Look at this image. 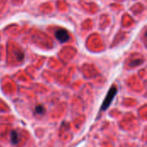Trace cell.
<instances>
[{
  "instance_id": "cell-2",
  "label": "cell",
  "mask_w": 147,
  "mask_h": 147,
  "mask_svg": "<svg viewBox=\"0 0 147 147\" xmlns=\"http://www.w3.org/2000/svg\"><path fill=\"white\" fill-rule=\"evenodd\" d=\"M55 36L58 39V40H59L61 43L66 42L69 40L70 39V35L67 30L64 29V28H59L55 32Z\"/></svg>"
},
{
  "instance_id": "cell-3",
  "label": "cell",
  "mask_w": 147,
  "mask_h": 147,
  "mask_svg": "<svg viewBox=\"0 0 147 147\" xmlns=\"http://www.w3.org/2000/svg\"><path fill=\"white\" fill-rule=\"evenodd\" d=\"M10 141L13 145H16L19 142V134L16 131H12L10 133Z\"/></svg>"
},
{
  "instance_id": "cell-1",
  "label": "cell",
  "mask_w": 147,
  "mask_h": 147,
  "mask_svg": "<svg viewBox=\"0 0 147 147\" xmlns=\"http://www.w3.org/2000/svg\"><path fill=\"white\" fill-rule=\"evenodd\" d=\"M116 92H117V89H116L115 86H113V87L109 90V93H108V95H107V96H106V98H105V100H104V102H103V103H102V110H105V109H107L109 108V106L111 104V102H112L114 97L115 96Z\"/></svg>"
},
{
  "instance_id": "cell-4",
  "label": "cell",
  "mask_w": 147,
  "mask_h": 147,
  "mask_svg": "<svg viewBox=\"0 0 147 147\" xmlns=\"http://www.w3.org/2000/svg\"><path fill=\"white\" fill-rule=\"evenodd\" d=\"M35 112H36L37 114H43V112H44V108H43L42 106H37V107L35 108Z\"/></svg>"
}]
</instances>
